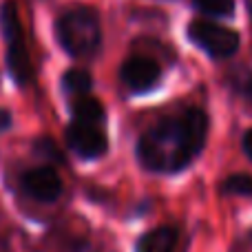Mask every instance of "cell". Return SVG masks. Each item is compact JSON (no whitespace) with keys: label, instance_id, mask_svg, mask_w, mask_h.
Wrapping results in <instances>:
<instances>
[{"label":"cell","instance_id":"obj_1","mask_svg":"<svg viewBox=\"0 0 252 252\" xmlns=\"http://www.w3.org/2000/svg\"><path fill=\"white\" fill-rule=\"evenodd\" d=\"M208 133V118L199 109H188L179 118L164 120L142 135L137 157L148 170L173 173L199 155Z\"/></svg>","mask_w":252,"mask_h":252},{"label":"cell","instance_id":"obj_2","mask_svg":"<svg viewBox=\"0 0 252 252\" xmlns=\"http://www.w3.org/2000/svg\"><path fill=\"white\" fill-rule=\"evenodd\" d=\"M56 33L66 53L75 58H87L100 47V20L91 9H71L58 20Z\"/></svg>","mask_w":252,"mask_h":252},{"label":"cell","instance_id":"obj_3","mask_svg":"<svg viewBox=\"0 0 252 252\" xmlns=\"http://www.w3.org/2000/svg\"><path fill=\"white\" fill-rule=\"evenodd\" d=\"M0 31L7 42V64L11 71L13 80L18 84H27L31 80V62L29 53L25 47V38H22V27L20 18H18L16 4L9 0L0 9Z\"/></svg>","mask_w":252,"mask_h":252},{"label":"cell","instance_id":"obj_4","mask_svg":"<svg viewBox=\"0 0 252 252\" xmlns=\"http://www.w3.org/2000/svg\"><path fill=\"white\" fill-rule=\"evenodd\" d=\"M188 35L195 44H199L208 56L213 58H230L239 47V35L237 31L226 29L221 25L206 20H195L188 27Z\"/></svg>","mask_w":252,"mask_h":252},{"label":"cell","instance_id":"obj_5","mask_svg":"<svg viewBox=\"0 0 252 252\" xmlns=\"http://www.w3.org/2000/svg\"><path fill=\"white\" fill-rule=\"evenodd\" d=\"M66 142H69L71 151L78 153L84 159H95L106 153V135L97 128V124H84L73 122L66 128Z\"/></svg>","mask_w":252,"mask_h":252},{"label":"cell","instance_id":"obj_6","mask_svg":"<svg viewBox=\"0 0 252 252\" xmlns=\"http://www.w3.org/2000/svg\"><path fill=\"white\" fill-rule=\"evenodd\" d=\"M161 71L159 64L151 58H130V60L124 62L122 66V80L124 84L135 93L148 91L157 84Z\"/></svg>","mask_w":252,"mask_h":252},{"label":"cell","instance_id":"obj_7","mask_svg":"<svg viewBox=\"0 0 252 252\" xmlns=\"http://www.w3.org/2000/svg\"><path fill=\"white\" fill-rule=\"evenodd\" d=\"M22 186L29 197L38 201H56L62 192V182L53 168H33L22 177Z\"/></svg>","mask_w":252,"mask_h":252},{"label":"cell","instance_id":"obj_8","mask_svg":"<svg viewBox=\"0 0 252 252\" xmlns=\"http://www.w3.org/2000/svg\"><path fill=\"white\" fill-rule=\"evenodd\" d=\"M177 232L173 228H155L137 241V252H175Z\"/></svg>","mask_w":252,"mask_h":252},{"label":"cell","instance_id":"obj_9","mask_svg":"<svg viewBox=\"0 0 252 252\" xmlns=\"http://www.w3.org/2000/svg\"><path fill=\"white\" fill-rule=\"evenodd\" d=\"M73 115L75 122H84V124H100L104 120V106L89 95H80L73 102Z\"/></svg>","mask_w":252,"mask_h":252},{"label":"cell","instance_id":"obj_10","mask_svg":"<svg viewBox=\"0 0 252 252\" xmlns=\"http://www.w3.org/2000/svg\"><path fill=\"white\" fill-rule=\"evenodd\" d=\"M62 87L69 95H87L93 87V78L82 69H69L62 78Z\"/></svg>","mask_w":252,"mask_h":252},{"label":"cell","instance_id":"obj_11","mask_svg":"<svg viewBox=\"0 0 252 252\" xmlns=\"http://www.w3.org/2000/svg\"><path fill=\"white\" fill-rule=\"evenodd\" d=\"M195 7L208 16H230L235 11V0H195Z\"/></svg>","mask_w":252,"mask_h":252},{"label":"cell","instance_id":"obj_12","mask_svg":"<svg viewBox=\"0 0 252 252\" xmlns=\"http://www.w3.org/2000/svg\"><path fill=\"white\" fill-rule=\"evenodd\" d=\"M226 192H232V195H252V177L250 175H232V177L226 179Z\"/></svg>","mask_w":252,"mask_h":252},{"label":"cell","instance_id":"obj_13","mask_svg":"<svg viewBox=\"0 0 252 252\" xmlns=\"http://www.w3.org/2000/svg\"><path fill=\"white\" fill-rule=\"evenodd\" d=\"M35 151H38L40 155L51 157V159H62L60 151H58V146L51 142V139H40V142L35 144Z\"/></svg>","mask_w":252,"mask_h":252},{"label":"cell","instance_id":"obj_14","mask_svg":"<svg viewBox=\"0 0 252 252\" xmlns=\"http://www.w3.org/2000/svg\"><path fill=\"white\" fill-rule=\"evenodd\" d=\"M244 151H246V155L252 159V128L246 133V137H244Z\"/></svg>","mask_w":252,"mask_h":252},{"label":"cell","instance_id":"obj_15","mask_svg":"<svg viewBox=\"0 0 252 252\" xmlns=\"http://www.w3.org/2000/svg\"><path fill=\"white\" fill-rule=\"evenodd\" d=\"M9 124H11V115H9L7 111H2V109H0V130H4Z\"/></svg>","mask_w":252,"mask_h":252},{"label":"cell","instance_id":"obj_16","mask_svg":"<svg viewBox=\"0 0 252 252\" xmlns=\"http://www.w3.org/2000/svg\"><path fill=\"white\" fill-rule=\"evenodd\" d=\"M248 9H250V16H252V0H248Z\"/></svg>","mask_w":252,"mask_h":252},{"label":"cell","instance_id":"obj_17","mask_svg":"<svg viewBox=\"0 0 252 252\" xmlns=\"http://www.w3.org/2000/svg\"><path fill=\"white\" fill-rule=\"evenodd\" d=\"M250 97H252V87H250Z\"/></svg>","mask_w":252,"mask_h":252}]
</instances>
